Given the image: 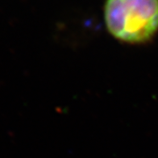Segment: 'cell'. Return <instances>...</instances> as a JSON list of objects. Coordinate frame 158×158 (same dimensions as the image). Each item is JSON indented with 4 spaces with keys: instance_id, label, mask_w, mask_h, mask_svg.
Returning a JSON list of instances; mask_svg holds the SVG:
<instances>
[{
    "instance_id": "6da1fadb",
    "label": "cell",
    "mask_w": 158,
    "mask_h": 158,
    "mask_svg": "<svg viewBox=\"0 0 158 158\" xmlns=\"http://www.w3.org/2000/svg\"><path fill=\"white\" fill-rule=\"evenodd\" d=\"M105 24L115 39L141 44L158 33V0H106Z\"/></svg>"
}]
</instances>
